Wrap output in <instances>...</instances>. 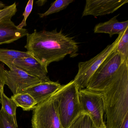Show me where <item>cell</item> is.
Wrapping results in <instances>:
<instances>
[{"label":"cell","instance_id":"cell-1","mask_svg":"<svg viewBox=\"0 0 128 128\" xmlns=\"http://www.w3.org/2000/svg\"><path fill=\"white\" fill-rule=\"evenodd\" d=\"M26 36L27 52L47 68L52 63L62 60L67 55L74 58L78 55L77 42L61 30L38 32L35 30Z\"/></svg>","mask_w":128,"mask_h":128},{"label":"cell","instance_id":"cell-19","mask_svg":"<svg viewBox=\"0 0 128 128\" xmlns=\"http://www.w3.org/2000/svg\"><path fill=\"white\" fill-rule=\"evenodd\" d=\"M74 2L73 0H57L52 3L49 8L43 13H39L41 18L48 16L52 14L57 13L65 9L70 4Z\"/></svg>","mask_w":128,"mask_h":128},{"label":"cell","instance_id":"cell-18","mask_svg":"<svg viewBox=\"0 0 128 128\" xmlns=\"http://www.w3.org/2000/svg\"><path fill=\"white\" fill-rule=\"evenodd\" d=\"M118 41L114 50L128 60V27L118 35Z\"/></svg>","mask_w":128,"mask_h":128},{"label":"cell","instance_id":"cell-9","mask_svg":"<svg viewBox=\"0 0 128 128\" xmlns=\"http://www.w3.org/2000/svg\"><path fill=\"white\" fill-rule=\"evenodd\" d=\"M128 2V0H86L82 18L94 17L112 14Z\"/></svg>","mask_w":128,"mask_h":128},{"label":"cell","instance_id":"cell-6","mask_svg":"<svg viewBox=\"0 0 128 128\" xmlns=\"http://www.w3.org/2000/svg\"><path fill=\"white\" fill-rule=\"evenodd\" d=\"M118 40L117 38L113 43L108 45L103 50L89 60L78 63V71L73 80L79 90L86 88L94 73L115 48Z\"/></svg>","mask_w":128,"mask_h":128},{"label":"cell","instance_id":"cell-20","mask_svg":"<svg viewBox=\"0 0 128 128\" xmlns=\"http://www.w3.org/2000/svg\"><path fill=\"white\" fill-rule=\"evenodd\" d=\"M17 4L16 2L10 6H6L0 10V23L10 20L17 12Z\"/></svg>","mask_w":128,"mask_h":128},{"label":"cell","instance_id":"cell-21","mask_svg":"<svg viewBox=\"0 0 128 128\" xmlns=\"http://www.w3.org/2000/svg\"><path fill=\"white\" fill-rule=\"evenodd\" d=\"M0 128H17L12 118L2 108L0 110Z\"/></svg>","mask_w":128,"mask_h":128},{"label":"cell","instance_id":"cell-8","mask_svg":"<svg viewBox=\"0 0 128 128\" xmlns=\"http://www.w3.org/2000/svg\"><path fill=\"white\" fill-rule=\"evenodd\" d=\"M5 74V84L13 95L21 93L26 88L42 82L39 78L30 75L16 66L9 70H6Z\"/></svg>","mask_w":128,"mask_h":128},{"label":"cell","instance_id":"cell-23","mask_svg":"<svg viewBox=\"0 0 128 128\" xmlns=\"http://www.w3.org/2000/svg\"><path fill=\"white\" fill-rule=\"evenodd\" d=\"M5 68L4 65L0 64V103L2 102V96L4 90L5 85Z\"/></svg>","mask_w":128,"mask_h":128},{"label":"cell","instance_id":"cell-7","mask_svg":"<svg viewBox=\"0 0 128 128\" xmlns=\"http://www.w3.org/2000/svg\"><path fill=\"white\" fill-rule=\"evenodd\" d=\"M78 96L82 110L90 114L96 127L99 128L105 122L104 103L101 94L85 88L79 90Z\"/></svg>","mask_w":128,"mask_h":128},{"label":"cell","instance_id":"cell-24","mask_svg":"<svg viewBox=\"0 0 128 128\" xmlns=\"http://www.w3.org/2000/svg\"><path fill=\"white\" fill-rule=\"evenodd\" d=\"M120 128H128V116L126 118Z\"/></svg>","mask_w":128,"mask_h":128},{"label":"cell","instance_id":"cell-10","mask_svg":"<svg viewBox=\"0 0 128 128\" xmlns=\"http://www.w3.org/2000/svg\"><path fill=\"white\" fill-rule=\"evenodd\" d=\"M14 64L30 75L39 78L42 82L50 81L48 75V68L32 56L17 59Z\"/></svg>","mask_w":128,"mask_h":128},{"label":"cell","instance_id":"cell-14","mask_svg":"<svg viewBox=\"0 0 128 128\" xmlns=\"http://www.w3.org/2000/svg\"><path fill=\"white\" fill-rule=\"evenodd\" d=\"M31 56L27 52L6 48H0V61L6 64L10 70L15 67L14 61L17 59Z\"/></svg>","mask_w":128,"mask_h":128},{"label":"cell","instance_id":"cell-17","mask_svg":"<svg viewBox=\"0 0 128 128\" xmlns=\"http://www.w3.org/2000/svg\"><path fill=\"white\" fill-rule=\"evenodd\" d=\"M2 108L5 112L12 118L17 128L18 127L16 118V109L18 106L11 98H9L3 93L2 96Z\"/></svg>","mask_w":128,"mask_h":128},{"label":"cell","instance_id":"cell-5","mask_svg":"<svg viewBox=\"0 0 128 128\" xmlns=\"http://www.w3.org/2000/svg\"><path fill=\"white\" fill-rule=\"evenodd\" d=\"M31 122L32 128H63L50 97L36 106Z\"/></svg>","mask_w":128,"mask_h":128},{"label":"cell","instance_id":"cell-27","mask_svg":"<svg viewBox=\"0 0 128 128\" xmlns=\"http://www.w3.org/2000/svg\"><path fill=\"white\" fill-rule=\"evenodd\" d=\"M99 128H106V126L105 122Z\"/></svg>","mask_w":128,"mask_h":128},{"label":"cell","instance_id":"cell-13","mask_svg":"<svg viewBox=\"0 0 128 128\" xmlns=\"http://www.w3.org/2000/svg\"><path fill=\"white\" fill-rule=\"evenodd\" d=\"M118 15L108 21L97 24L94 29V33L108 34L110 37L115 34H120L128 27V21L120 22L117 19Z\"/></svg>","mask_w":128,"mask_h":128},{"label":"cell","instance_id":"cell-4","mask_svg":"<svg viewBox=\"0 0 128 128\" xmlns=\"http://www.w3.org/2000/svg\"><path fill=\"white\" fill-rule=\"evenodd\" d=\"M125 60H127L114 49L94 73L86 89L98 92L102 91Z\"/></svg>","mask_w":128,"mask_h":128},{"label":"cell","instance_id":"cell-22","mask_svg":"<svg viewBox=\"0 0 128 128\" xmlns=\"http://www.w3.org/2000/svg\"><path fill=\"white\" fill-rule=\"evenodd\" d=\"M33 4V0H30L28 2L26 8L24 10V12L23 14L24 19L22 22L18 26H17L18 27L19 29H23V28L26 26V21L27 19L29 17L30 15V14L32 10Z\"/></svg>","mask_w":128,"mask_h":128},{"label":"cell","instance_id":"cell-15","mask_svg":"<svg viewBox=\"0 0 128 128\" xmlns=\"http://www.w3.org/2000/svg\"><path fill=\"white\" fill-rule=\"evenodd\" d=\"M11 98L18 107L22 108L24 111H30L35 108L37 103L30 94L21 92L13 95Z\"/></svg>","mask_w":128,"mask_h":128},{"label":"cell","instance_id":"cell-3","mask_svg":"<svg viewBox=\"0 0 128 128\" xmlns=\"http://www.w3.org/2000/svg\"><path fill=\"white\" fill-rule=\"evenodd\" d=\"M79 90L74 80L60 88L50 96L63 128H68L83 111L78 96Z\"/></svg>","mask_w":128,"mask_h":128},{"label":"cell","instance_id":"cell-25","mask_svg":"<svg viewBox=\"0 0 128 128\" xmlns=\"http://www.w3.org/2000/svg\"><path fill=\"white\" fill-rule=\"evenodd\" d=\"M47 0H38L36 2V4H37L38 6H44L46 2H47Z\"/></svg>","mask_w":128,"mask_h":128},{"label":"cell","instance_id":"cell-16","mask_svg":"<svg viewBox=\"0 0 128 128\" xmlns=\"http://www.w3.org/2000/svg\"><path fill=\"white\" fill-rule=\"evenodd\" d=\"M68 128H97L89 114L83 111L80 113Z\"/></svg>","mask_w":128,"mask_h":128},{"label":"cell","instance_id":"cell-12","mask_svg":"<svg viewBox=\"0 0 128 128\" xmlns=\"http://www.w3.org/2000/svg\"><path fill=\"white\" fill-rule=\"evenodd\" d=\"M28 34L27 29H19L12 20L0 22V45L12 43Z\"/></svg>","mask_w":128,"mask_h":128},{"label":"cell","instance_id":"cell-2","mask_svg":"<svg viewBox=\"0 0 128 128\" xmlns=\"http://www.w3.org/2000/svg\"><path fill=\"white\" fill-rule=\"evenodd\" d=\"M99 93L104 103L106 128H120L128 116V61L121 64Z\"/></svg>","mask_w":128,"mask_h":128},{"label":"cell","instance_id":"cell-26","mask_svg":"<svg viewBox=\"0 0 128 128\" xmlns=\"http://www.w3.org/2000/svg\"><path fill=\"white\" fill-rule=\"evenodd\" d=\"M6 7L5 4H4L3 3L0 1V10L1 9H2Z\"/></svg>","mask_w":128,"mask_h":128},{"label":"cell","instance_id":"cell-11","mask_svg":"<svg viewBox=\"0 0 128 128\" xmlns=\"http://www.w3.org/2000/svg\"><path fill=\"white\" fill-rule=\"evenodd\" d=\"M58 82H42L24 90L22 92L30 94L37 104L43 102L54 94L61 87Z\"/></svg>","mask_w":128,"mask_h":128}]
</instances>
